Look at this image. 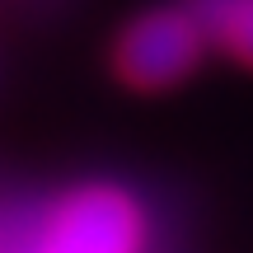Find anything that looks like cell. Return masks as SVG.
<instances>
[{
    "label": "cell",
    "instance_id": "cell-1",
    "mask_svg": "<svg viewBox=\"0 0 253 253\" xmlns=\"http://www.w3.org/2000/svg\"><path fill=\"white\" fill-rule=\"evenodd\" d=\"M145 220L122 188H75L42 216L28 253H141Z\"/></svg>",
    "mask_w": 253,
    "mask_h": 253
},
{
    "label": "cell",
    "instance_id": "cell-2",
    "mask_svg": "<svg viewBox=\"0 0 253 253\" xmlns=\"http://www.w3.org/2000/svg\"><path fill=\"white\" fill-rule=\"evenodd\" d=\"M202 47H207V28L188 5L150 9L131 19L118 38V75L136 89H169L197 66Z\"/></svg>",
    "mask_w": 253,
    "mask_h": 253
},
{
    "label": "cell",
    "instance_id": "cell-3",
    "mask_svg": "<svg viewBox=\"0 0 253 253\" xmlns=\"http://www.w3.org/2000/svg\"><path fill=\"white\" fill-rule=\"evenodd\" d=\"M188 9L202 19L207 38H216L235 61L253 66V0H188Z\"/></svg>",
    "mask_w": 253,
    "mask_h": 253
}]
</instances>
